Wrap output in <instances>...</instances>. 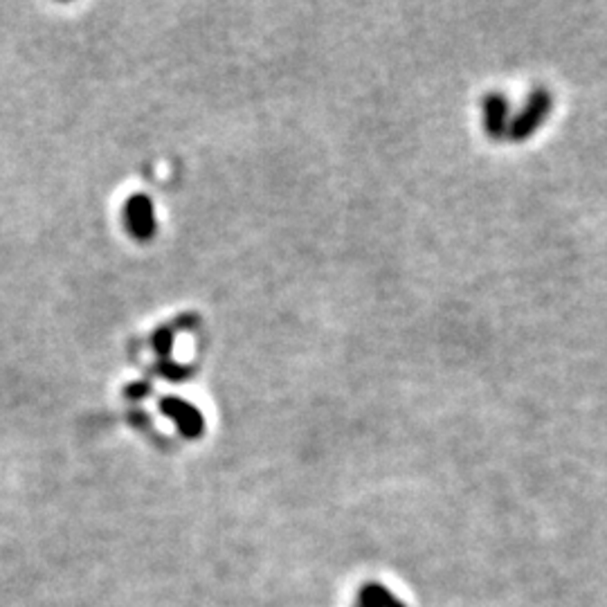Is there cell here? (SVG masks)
Masks as SVG:
<instances>
[{"label":"cell","instance_id":"cell-1","mask_svg":"<svg viewBox=\"0 0 607 607\" xmlns=\"http://www.w3.org/2000/svg\"><path fill=\"white\" fill-rule=\"evenodd\" d=\"M551 108H554V99H551L549 90L536 88L531 95H529L527 104H524V111L509 124L506 135H509L513 143H522V140L531 138V135L540 129L542 122L549 117Z\"/></svg>","mask_w":607,"mask_h":607},{"label":"cell","instance_id":"cell-2","mask_svg":"<svg viewBox=\"0 0 607 607\" xmlns=\"http://www.w3.org/2000/svg\"><path fill=\"white\" fill-rule=\"evenodd\" d=\"M483 124L488 135L501 138L509 131V102L501 95H491L483 102Z\"/></svg>","mask_w":607,"mask_h":607},{"label":"cell","instance_id":"cell-3","mask_svg":"<svg viewBox=\"0 0 607 607\" xmlns=\"http://www.w3.org/2000/svg\"><path fill=\"white\" fill-rule=\"evenodd\" d=\"M360 607H405L381 585H367L360 592Z\"/></svg>","mask_w":607,"mask_h":607}]
</instances>
